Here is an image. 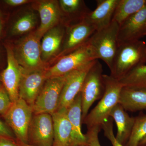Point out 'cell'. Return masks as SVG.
I'll return each instance as SVG.
<instances>
[{
  "instance_id": "obj_1",
  "label": "cell",
  "mask_w": 146,
  "mask_h": 146,
  "mask_svg": "<svg viewBox=\"0 0 146 146\" xmlns=\"http://www.w3.org/2000/svg\"><path fill=\"white\" fill-rule=\"evenodd\" d=\"M103 79L104 94L96 107L87 114L82 121L88 129L95 127L102 128L104 123L110 118L112 109L119 103L122 84L110 75L103 74Z\"/></svg>"
},
{
  "instance_id": "obj_2",
  "label": "cell",
  "mask_w": 146,
  "mask_h": 146,
  "mask_svg": "<svg viewBox=\"0 0 146 146\" xmlns=\"http://www.w3.org/2000/svg\"><path fill=\"white\" fill-rule=\"evenodd\" d=\"M146 63V43L141 40L119 45L110 69V76L119 80L134 68Z\"/></svg>"
},
{
  "instance_id": "obj_3",
  "label": "cell",
  "mask_w": 146,
  "mask_h": 146,
  "mask_svg": "<svg viewBox=\"0 0 146 146\" xmlns=\"http://www.w3.org/2000/svg\"><path fill=\"white\" fill-rule=\"evenodd\" d=\"M96 60H98V56L88 40L80 48L60 57L52 67L47 68V78L66 75Z\"/></svg>"
},
{
  "instance_id": "obj_4",
  "label": "cell",
  "mask_w": 146,
  "mask_h": 146,
  "mask_svg": "<svg viewBox=\"0 0 146 146\" xmlns=\"http://www.w3.org/2000/svg\"><path fill=\"white\" fill-rule=\"evenodd\" d=\"M40 40L34 32L20 40L13 48L17 62L25 70L32 71L48 68L42 59Z\"/></svg>"
},
{
  "instance_id": "obj_5",
  "label": "cell",
  "mask_w": 146,
  "mask_h": 146,
  "mask_svg": "<svg viewBox=\"0 0 146 146\" xmlns=\"http://www.w3.org/2000/svg\"><path fill=\"white\" fill-rule=\"evenodd\" d=\"M119 29V24L112 21L107 27L95 31L89 40L98 59L104 61L110 70L117 49Z\"/></svg>"
},
{
  "instance_id": "obj_6",
  "label": "cell",
  "mask_w": 146,
  "mask_h": 146,
  "mask_svg": "<svg viewBox=\"0 0 146 146\" xmlns=\"http://www.w3.org/2000/svg\"><path fill=\"white\" fill-rule=\"evenodd\" d=\"M33 114L32 108L19 98L13 103L3 116L5 123L15 135L16 142L28 143L29 129Z\"/></svg>"
},
{
  "instance_id": "obj_7",
  "label": "cell",
  "mask_w": 146,
  "mask_h": 146,
  "mask_svg": "<svg viewBox=\"0 0 146 146\" xmlns=\"http://www.w3.org/2000/svg\"><path fill=\"white\" fill-rule=\"evenodd\" d=\"M102 73V66L96 60L87 73L80 91L82 121L93 104L101 99L104 94L105 85Z\"/></svg>"
},
{
  "instance_id": "obj_8",
  "label": "cell",
  "mask_w": 146,
  "mask_h": 146,
  "mask_svg": "<svg viewBox=\"0 0 146 146\" xmlns=\"http://www.w3.org/2000/svg\"><path fill=\"white\" fill-rule=\"evenodd\" d=\"M66 76V75L47 79L32 107L34 115L48 113L52 115L57 110Z\"/></svg>"
},
{
  "instance_id": "obj_9",
  "label": "cell",
  "mask_w": 146,
  "mask_h": 146,
  "mask_svg": "<svg viewBox=\"0 0 146 146\" xmlns=\"http://www.w3.org/2000/svg\"><path fill=\"white\" fill-rule=\"evenodd\" d=\"M54 137L52 115L40 113L33 115L29 127L28 144L33 146H52Z\"/></svg>"
},
{
  "instance_id": "obj_10",
  "label": "cell",
  "mask_w": 146,
  "mask_h": 146,
  "mask_svg": "<svg viewBox=\"0 0 146 146\" xmlns=\"http://www.w3.org/2000/svg\"><path fill=\"white\" fill-rule=\"evenodd\" d=\"M7 56V66L2 72L1 80L3 86L8 93L12 103L19 99V89L23 68L19 65L14 54L13 48L5 45Z\"/></svg>"
},
{
  "instance_id": "obj_11",
  "label": "cell",
  "mask_w": 146,
  "mask_h": 146,
  "mask_svg": "<svg viewBox=\"0 0 146 146\" xmlns=\"http://www.w3.org/2000/svg\"><path fill=\"white\" fill-rule=\"evenodd\" d=\"M60 57L72 52L86 44L96 29L85 20L66 27Z\"/></svg>"
},
{
  "instance_id": "obj_12",
  "label": "cell",
  "mask_w": 146,
  "mask_h": 146,
  "mask_svg": "<svg viewBox=\"0 0 146 146\" xmlns=\"http://www.w3.org/2000/svg\"><path fill=\"white\" fill-rule=\"evenodd\" d=\"M96 60L66 75L57 110L66 109L74 101L81 91L86 75Z\"/></svg>"
},
{
  "instance_id": "obj_13",
  "label": "cell",
  "mask_w": 146,
  "mask_h": 146,
  "mask_svg": "<svg viewBox=\"0 0 146 146\" xmlns=\"http://www.w3.org/2000/svg\"><path fill=\"white\" fill-rule=\"evenodd\" d=\"M47 69L32 71H27L23 69L19 86V98L23 100L31 107L47 79Z\"/></svg>"
},
{
  "instance_id": "obj_14",
  "label": "cell",
  "mask_w": 146,
  "mask_h": 146,
  "mask_svg": "<svg viewBox=\"0 0 146 146\" xmlns=\"http://www.w3.org/2000/svg\"><path fill=\"white\" fill-rule=\"evenodd\" d=\"M146 36V4L119 26L118 46L140 40Z\"/></svg>"
},
{
  "instance_id": "obj_15",
  "label": "cell",
  "mask_w": 146,
  "mask_h": 146,
  "mask_svg": "<svg viewBox=\"0 0 146 146\" xmlns=\"http://www.w3.org/2000/svg\"><path fill=\"white\" fill-rule=\"evenodd\" d=\"M36 8L40 17V25L35 32L41 39L47 32L56 26L61 18V10L56 1H42L36 3Z\"/></svg>"
},
{
  "instance_id": "obj_16",
  "label": "cell",
  "mask_w": 146,
  "mask_h": 146,
  "mask_svg": "<svg viewBox=\"0 0 146 146\" xmlns=\"http://www.w3.org/2000/svg\"><path fill=\"white\" fill-rule=\"evenodd\" d=\"M119 0H98L97 7L85 19L96 31L107 27L111 23Z\"/></svg>"
},
{
  "instance_id": "obj_17",
  "label": "cell",
  "mask_w": 146,
  "mask_h": 146,
  "mask_svg": "<svg viewBox=\"0 0 146 146\" xmlns=\"http://www.w3.org/2000/svg\"><path fill=\"white\" fill-rule=\"evenodd\" d=\"M52 116L54 133L52 146H73L72 128L66 109L57 110Z\"/></svg>"
},
{
  "instance_id": "obj_18",
  "label": "cell",
  "mask_w": 146,
  "mask_h": 146,
  "mask_svg": "<svg viewBox=\"0 0 146 146\" xmlns=\"http://www.w3.org/2000/svg\"><path fill=\"white\" fill-rule=\"evenodd\" d=\"M66 112L72 128L73 146L88 144L86 135L82 131V106L80 92L66 108Z\"/></svg>"
},
{
  "instance_id": "obj_19",
  "label": "cell",
  "mask_w": 146,
  "mask_h": 146,
  "mask_svg": "<svg viewBox=\"0 0 146 146\" xmlns=\"http://www.w3.org/2000/svg\"><path fill=\"white\" fill-rule=\"evenodd\" d=\"M115 121L117 131L116 139L122 145L127 143L132 132L135 123V117H131L119 104L112 109L110 115Z\"/></svg>"
},
{
  "instance_id": "obj_20",
  "label": "cell",
  "mask_w": 146,
  "mask_h": 146,
  "mask_svg": "<svg viewBox=\"0 0 146 146\" xmlns=\"http://www.w3.org/2000/svg\"><path fill=\"white\" fill-rule=\"evenodd\" d=\"M65 31V27L57 26L48 31L42 37L41 54L42 60L45 63L60 50Z\"/></svg>"
},
{
  "instance_id": "obj_21",
  "label": "cell",
  "mask_w": 146,
  "mask_h": 146,
  "mask_svg": "<svg viewBox=\"0 0 146 146\" xmlns=\"http://www.w3.org/2000/svg\"><path fill=\"white\" fill-rule=\"evenodd\" d=\"M119 103L126 111L146 110V90L123 87Z\"/></svg>"
},
{
  "instance_id": "obj_22",
  "label": "cell",
  "mask_w": 146,
  "mask_h": 146,
  "mask_svg": "<svg viewBox=\"0 0 146 146\" xmlns=\"http://www.w3.org/2000/svg\"><path fill=\"white\" fill-rule=\"evenodd\" d=\"M146 0H119L112 21L119 25L145 5Z\"/></svg>"
},
{
  "instance_id": "obj_23",
  "label": "cell",
  "mask_w": 146,
  "mask_h": 146,
  "mask_svg": "<svg viewBox=\"0 0 146 146\" xmlns=\"http://www.w3.org/2000/svg\"><path fill=\"white\" fill-rule=\"evenodd\" d=\"M119 81L123 87L146 90V64L134 68Z\"/></svg>"
},
{
  "instance_id": "obj_24",
  "label": "cell",
  "mask_w": 146,
  "mask_h": 146,
  "mask_svg": "<svg viewBox=\"0 0 146 146\" xmlns=\"http://www.w3.org/2000/svg\"><path fill=\"white\" fill-rule=\"evenodd\" d=\"M59 4L63 13L69 16H76L80 21H84L92 11L80 0H60Z\"/></svg>"
},
{
  "instance_id": "obj_25",
  "label": "cell",
  "mask_w": 146,
  "mask_h": 146,
  "mask_svg": "<svg viewBox=\"0 0 146 146\" xmlns=\"http://www.w3.org/2000/svg\"><path fill=\"white\" fill-rule=\"evenodd\" d=\"M36 18L34 13H28L18 19L11 28V33L18 35L28 32L34 28Z\"/></svg>"
},
{
  "instance_id": "obj_26",
  "label": "cell",
  "mask_w": 146,
  "mask_h": 146,
  "mask_svg": "<svg viewBox=\"0 0 146 146\" xmlns=\"http://www.w3.org/2000/svg\"><path fill=\"white\" fill-rule=\"evenodd\" d=\"M146 134V115L135 117L132 132L126 146H138L139 142Z\"/></svg>"
},
{
  "instance_id": "obj_27",
  "label": "cell",
  "mask_w": 146,
  "mask_h": 146,
  "mask_svg": "<svg viewBox=\"0 0 146 146\" xmlns=\"http://www.w3.org/2000/svg\"><path fill=\"white\" fill-rule=\"evenodd\" d=\"M102 129L104 131L105 136L111 142L112 146H124L120 143L116 139L113 132V119L109 118L102 125Z\"/></svg>"
},
{
  "instance_id": "obj_28",
  "label": "cell",
  "mask_w": 146,
  "mask_h": 146,
  "mask_svg": "<svg viewBox=\"0 0 146 146\" xmlns=\"http://www.w3.org/2000/svg\"><path fill=\"white\" fill-rule=\"evenodd\" d=\"M13 103L4 87L0 88V115L3 117L10 109Z\"/></svg>"
},
{
  "instance_id": "obj_29",
  "label": "cell",
  "mask_w": 146,
  "mask_h": 146,
  "mask_svg": "<svg viewBox=\"0 0 146 146\" xmlns=\"http://www.w3.org/2000/svg\"><path fill=\"white\" fill-rule=\"evenodd\" d=\"M102 128L95 127L88 129L85 134L87 138V143L89 146H102L99 140V133Z\"/></svg>"
},
{
  "instance_id": "obj_30",
  "label": "cell",
  "mask_w": 146,
  "mask_h": 146,
  "mask_svg": "<svg viewBox=\"0 0 146 146\" xmlns=\"http://www.w3.org/2000/svg\"><path fill=\"white\" fill-rule=\"evenodd\" d=\"M0 138L9 139L16 142V138L12 131L7 124L0 119Z\"/></svg>"
},
{
  "instance_id": "obj_31",
  "label": "cell",
  "mask_w": 146,
  "mask_h": 146,
  "mask_svg": "<svg viewBox=\"0 0 146 146\" xmlns=\"http://www.w3.org/2000/svg\"><path fill=\"white\" fill-rule=\"evenodd\" d=\"M32 1L29 0H5L4 2L10 6L16 7L23 5L31 2Z\"/></svg>"
},
{
  "instance_id": "obj_32",
  "label": "cell",
  "mask_w": 146,
  "mask_h": 146,
  "mask_svg": "<svg viewBox=\"0 0 146 146\" xmlns=\"http://www.w3.org/2000/svg\"><path fill=\"white\" fill-rule=\"evenodd\" d=\"M0 146H18L16 142L5 138H0Z\"/></svg>"
},
{
  "instance_id": "obj_33",
  "label": "cell",
  "mask_w": 146,
  "mask_h": 146,
  "mask_svg": "<svg viewBox=\"0 0 146 146\" xmlns=\"http://www.w3.org/2000/svg\"><path fill=\"white\" fill-rule=\"evenodd\" d=\"M146 146V134L139 142L138 146Z\"/></svg>"
},
{
  "instance_id": "obj_34",
  "label": "cell",
  "mask_w": 146,
  "mask_h": 146,
  "mask_svg": "<svg viewBox=\"0 0 146 146\" xmlns=\"http://www.w3.org/2000/svg\"><path fill=\"white\" fill-rule=\"evenodd\" d=\"M16 143L18 146H33L29 144L24 143L22 142H16Z\"/></svg>"
},
{
  "instance_id": "obj_35",
  "label": "cell",
  "mask_w": 146,
  "mask_h": 146,
  "mask_svg": "<svg viewBox=\"0 0 146 146\" xmlns=\"http://www.w3.org/2000/svg\"><path fill=\"white\" fill-rule=\"evenodd\" d=\"M2 24L1 22L0 21V35L1 34L2 32Z\"/></svg>"
},
{
  "instance_id": "obj_36",
  "label": "cell",
  "mask_w": 146,
  "mask_h": 146,
  "mask_svg": "<svg viewBox=\"0 0 146 146\" xmlns=\"http://www.w3.org/2000/svg\"><path fill=\"white\" fill-rule=\"evenodd\" d=\"M74 146H89L88 144H85V145H75Z\"/></svg>"
},
{
  "instance_id": "obj_37",
  "label": "cell",
  "mask_w": 146,
  "mask_h": 146,
  "mask_svg": "<svg viewBox=\"0 0 146 146\" xmlns=\"http://www.w3.org/2000/svg\"><path fill=\"white\" fill-rule=\"evenodd\" d=\"M2 16V14L1 12V10H0V18H1Z\"/></svg>"
},
{
  "instance_id": "obj_38",
  "label": "cell",
  "mask_w": 146,
  "mask_h": 146,
  "mask_svg": "<svg viewBox=\"0 0 146 146\" xmlns=\"http://www.w3.org/2000/svg\"><path fill=\"white\" fill-rule=\"evenodd\" d=\"M2 84H1V82H0V88H1V87H2Z\"/></svg>"
}]
</instances>
